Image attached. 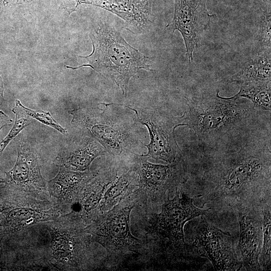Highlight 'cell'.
Here are the masks:
<instances>
[{"label": "cell", "instance_id": "6da1fadb", "mask_svg": "<svg viewBox=\"0 0 271 271\" xmlns=\"http://www.w3.org/2000/svg\"><path fill=\"white\" fill-rule=\"evenodd\" d=\"M194 198L181 187L159 211L146 212L133 209L131 233L140 239L145 250V270H180L194 264L198 256L185 239V224L206 216L210 208L198 207Z\"/></svg>", "mask_w": 271, "mask_h": 271}, {"label": "cell", "instance_id": "7a4b0ae2", "mask_svg": "<svg viewBox=\"0 0 271 271\" xmlns=\"http://www.w3.org/2000/svg\"><path fill=\"white\" fill-rule=\"evenodd\" d=\"M268 164L255 158L231 162L216 167L201 185L186 191L200 200L201 207L213 212L235 213L247 207L270 201Z\"/></svg>", "mask_w": 271, "mask_h": 271}, {"label": "cell", "instance_id": "3957f363", "mask_svg": "<svg viewBox=\"0 0 271 271\" xmlns=\"http://www.w3.org/2000/svg\"><path fill=\"white\" fill-rule=\"evenodd\" d=\"M135 203L128 195L85 227L94 241L106 251V270H144L145 250L132 233L130 217Z\"/></svg>", "mask_w": 271, "mask_h": 271}, {"label": "cell", "instance_id": "277c9868", "mask_svg": "<svg viewBox=\"0 0 271 271\" xmlns=\"http://www.w3.org/2000/svg\"><path fill=\"white\" fill-rule=\"evenodd\" d=\"M93 51L86 56H79L87 60L88 63L77 69L90 67L104 77L111 80L126 96L128 83L141 70H151L149 58L129 45L120 32L107 22H101L90 35Z\"/></svg>", "mask_w": 271, "mask_h": 271}, {"label": "cell", "instance_id": "5b68a950", "mask_svg": "<svg viewBox=\"0 0 271 271\" xmlns=\"http://www.w3.org/2000/svg\"><path fill=\"white\" fill-rule=\"evenodd\" d=\"M44 223L58 265L70 270H106L105 250L86 231V225L73 210Z\"/></svg>", "mask_w": 271, "mask_h": 271}, {"label": "cell", "instance_id": "8992f818", "mask_svg": "<svg viewBox=\"0 0 271 271\" xmlns=\"http://www.w3.org/2000/svg\"><path fill=\"white\" fill-rule=\"evenodd\" d=\"M102 104L104 109L80 107L70 111L71 122L82 134L98 142L110 156L128 154L138 144L136 121L119 109L117 104Z\"/></svg>", "mask_w": 271, "mask_h": 271}, {"label": "cell", "instance_id": "52a82bcc", "mask_svg": "<svg viewBox=\"0 0 271 271\" xmlns=\"http://www.w3.org/2000/svg\"><path fill=\"white\" fill-rule=\"evenodd\" d=\"M126 165L139 177L138 187L129 195L135 203L133 209L146 212L159 210L185 183L184 166L181 160L168 165L149 162L145 155L132 152L122 157Z\"/></svg>", "mask_w": 271, "mask_h": 271}, {"label": "cell", "instance_id": "ba28073f", "mask_svg": "<svg viewBox=\"0 0 271 271\" xmlns=\"http://www.w3.org/2000/svg\"><path fill=\"white\" fill-rule=\"evenodd\" d=\"M17 158L6 173L7 183L15 194V206L49 208L55 205L43 177L37 153L26 144L17 146Z\"/></svg>", "mask_w": 271, "mask_h": 271}, {"label": "cell", "instance_id": "9c48e42d", "mask_svg": "<svg viewBox=\"0 0 271 271\" xmlns=\"http://www.w3.org/2000/svg\"><path fill=\"white\" fill-rule=\"evenodd\" d=\"M191 222L189 243L195 253L208 259L215 270H239L243 264L236 254L234 238L214 226L205 215Z\"/></svg>", "mask_w": 271, "mask_h": 271}, {"label": "cell", "instance_id": "30bf717a", "mask_svg": "<svg viewBox=\"0 0 271 271\" xmlns=\"http://www.w3.org/2000/svg\"><path fill=\"white\" fill-rule=\"evenodd\" d=\"M134 111L137 121L148 128L151 141L145 145L148 153L145 155L149 158L162 160L169 163L180 160L178 157L177 145L174 131L177 125L169 117L155 108L131 107L128 105L120 104Z\"/></svg>", "mask_w": 271, "mask_h": 271}, {"label": "cell", "instance_id": "8fae6325", "mask_svg": "<svg viewBox=\"0 0 271 271\" xmlns=\"http://www.w3.org/2000/svg\"><path fill=\"white\" fill-rule=\"evenodd\" d=\"M216 18L215 14L208 12L206 0H175L171 26L173 32L177 30L181 33L189 63L193 60L194 53L204 32Z\"/></svg>", "mask_w": 271, "mask_h": 271}, {"label": "cell", "instance_id": "7c38bea8", "mask_svg": "<svg viewBox=\"0 0 271 271\" xmlns=\"http://www.w3.org/2000/svg\"><path fill=\"white\" fill-rule=\"evenodd\" d=\"M123 166L122 159L110 156L97 174L90 179L80 193L72 209L87 225L99 215V207L104 193L116 179ZM72 206V207H73Z\"/></svg>", "mask_w": 271, "mask_h": 271}, {"label": "cell", "instance_id": "4fadbf2b", "mask_svg": "<svg viewBox=\"0 0 271 271\" xmlns=\"http://www.w3.org/2000/svg\"><path fill=\"white\" fill-rule=\"evenodd\" d=\"M262 205L247 207L236 212L240 231L238 246L246 270H260L258 259L263 240Z\"/></svg>", "mask_w": 271, "mask_h": 271}, {"label": "cell", "instance_id": "5bb4252c", "mask_svg": "<svg viewBox=\"0 0 271 271\" xmlns=\"http://www.w3.org/2000/svg\"><path fill=\"white\" fill-rule=\"evenodd\" d=\"M76 5L96 6L116 15L123 20L131 32L141 33L147 30L153 22L152 7L153 0H71Z\"/></svg>", "mask_w": 271, "mask_h": 271}, {"label": "cell", "instance_id": "9a60e30c", "mask_svg": "<svg viewBox=\"0 0 271 271\" xmlns=\"http://www.w3.org/2000/svg\"><path fill=\"white\" fill-rule=\"evenodd\" d=\"M98 169L84 172L60 167L56 176L47 181L48 191L53 202L65 209L71 208L87 182L98 173Z\"/></svg>", "mask_w": 271, "mask_h": 271}, {"label": "cell", "instance_id": "2e32d148", "mask_svg": "<svg viewBox=\"0 0 271 271\" xmlns=\"http://www.w3.org/2000/svg\"><path fill=\"white\" fill-rule=\"evenodd\" d=\"M107 153L96 140L84 134L76 137L63 149L55 160L60 167L79 172L90 170L93 161Z\"/></svg>", "mask_w": 271, "mask_h": 271}, {"label": "cell", "instance_id": "e0dca14e", "mask_svg": "<svg viewBox=\"0 0 271 271\" xmlns=\"http://www.w3.org/2000/svg\"><path fill=\"white\" fill-rule=\"evenodd\" d=\"M65 213L57 205L49 208L17 206L7 215L9 226L13 231H20L32 225L56 219Z\"/></svg>", "mask_w": 271, "mask_h": 271}, {"label": "cell", "instance_id": "ac0fdd59", "mask_svg": "<svg viewBox=\"0 0 271 271\" xmlns=\"http://www.w3.org/2000/svg\"><path fill=\"white\" fill-rule=\"evenodd\" d=\"M121 158L123 163V168L118 177L104 193L99 204V215L110 210L138 186L137 173L129 168Z\"/></svg>", "mask_w": 271, "mask_h": 271}, {"label": "cell", "instance_id": "d6986e66", "mask_svg": "<svg viewBox=\"0 0 271 271\" xmlns=\"http://www.w3.org/2000/svg\"><path fill=\"white\" fill-rule=\"evenodd\" d=\"M270 49L262 50L244 64L233 77V81H270Z\"/></svg>", "mask_w": 271, "mask_h": 271}, {"label": "cell", "instance_id": "ffe728a7", "mask_svg": "<svg viewBox=\"0 0 271 271\" xmlns=\"http://www.w3.org/2000/svg\"><path fill=\"white\" fill-rule=\"evenodd\" d=\"M270 202H266L262 205L263 240L258 259L260 270H269L271 267Z\"/></svg>", "mask_w": 271, "mask_h": 271}, {"label": "cell", "instance_id": "44dd1931", "mask_svg": "<svg viewBox=\"0 0 271 271\" xmlns=\"http://www.w3.org/2000/svg\"><path fill=\"white\" fill-rule=\"evenodd\" d=\"M20 100H16L15 106L12 110L15 114V122L10 132L0 142V153L4 151L21 130L32 122V118L26 112Z\"/></svg>", "mask_w": 271, "mask_h": 271}, {"label": "cell", "instance_id": "7402d4cb", "mask_svg": "<svg viewBox=\"0 0 271 271\" xmlns=\"http://www.w3.org/2000/svg\"><path fill=\"white\" fill-rule=\"evenodd\" d=\"M270 13L266 11L261 17L258 24L257 40L261 50L270 49Z\"/></svg>", "mask_w": 271, "mask_h": 271}, {"label": "cell", "instance_id": "603a6c76", "mask_svg": "<svg viewBox=\"0 0 271 271\" xmlns=\"http://www.w3.org/2000/svg\"><path fill=\"white\" fill-rule=\"evenodd\" d=\"M26 112L32 118L40 122L51 126L62 134L67 133V130L62 127L52 116L49 112L42 110H36L23 106Z\"/></svg>", "mask_w": 271, "mask_h": 271}, {"label": "cell", "instance_id": "cb8c5ba5", "mask_svg": "<svg viewBox=\"0 0 271 271\" xmlns=\"http://www.w3.org/2000/svg\"><path fill=\"white\" fill-rule=\"evenodd\" d=\"M22 0H0V12L5 11L21 2Z\"/></svg>", "mask_w": 271, "mask_h": 271}, {"label": "cell", "instance_id": "d4e9b609", "mask_svg": "<svg viewBox=\"0 0 271 271\" xmlns=\"http://www.w3.org/2000/svg\"><path fill=\"white\" fill-rule=\"evenodd\" d=\"M12 122V119L0 110V130L5 126L11 125Z\"/></svg>", "mask_w": 271, "mask_h": 271}, {"label": "cell", "instance_id": "484cf974", "mask_svg": "<svg viewBox=\"0 0 271 271\" xmlns=\"http://www.w3.org/2000/svg\"><path fill=\"white\" fill-rule=\"evenodd\" d=\"M3 100V87L2 81H0V105H1Z\"/></svg>", "mask_w": 271, "mask_h": 271}]
</instances>
